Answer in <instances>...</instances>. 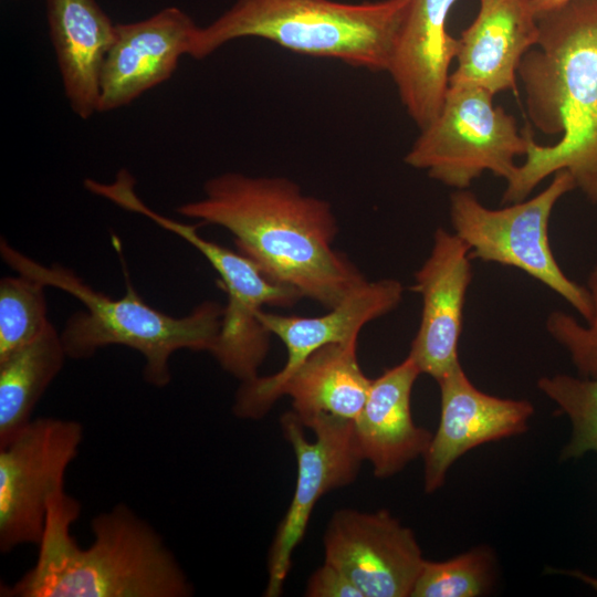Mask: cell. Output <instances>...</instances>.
<instances>
[{"label": "cell", "instance_id": "1", "mask_svg": "<svg viewBox=\"0 0 597 597\" xmlns=\"http://www.w3.org/2000/svg\"><path fill=\"white\" fill-rule=\"evenodd\" d=\"M175 211L224 228L269 279L327 310L367 281L333 247L338 224L331 203L289 178L223 172L205 182L200 199Z\"/></svg>", "mask_w": 597, "mask_h": 597}, {"label": "cell", "instance_id": "2", "mask_svg": "<svg viewBox=\"0 0 597 597\" xmlns=\"http://www.w3.org/2000/svg\"><path fill=\"white\" fill-rule=\"evenodd\" d=\"M538 38L517 77L528 116L554 145H540L528 127L525 161L506 181L502 203L528 198L546 177L567 170L597 206V0H573L537 14Z\"/></svg>", "mask_w": 597, "mask_h": 597}, {"label": "cell", "instance_id": "3", "mask_svg": "<svg viewBox=\"0 0 597 597\" xmlns=\"http://www.w3.org/2000/svg\"><path fill=\"white\" fill-rule=\"evenodd\" d=\"M81 505L65 493L50 502L35 564L2 597H188L193 588L161 536L128 506L91 522L83 548L70 533Z\"/></svg>", "mask_w": 597, "mask_h": 597}, {"label": "cell", "instance_id": "4", "mask_svg": "<svg viewBox=\"0 0 597 597\" xmlns=\"http://www.w3.org/2000/svg\"><path fill=\"white\" fill-rule=\"evenodd\" d=\"M0 255L15 273L61 290L84 306L67 318L61 332L69 358L84 359L106 346H126L142 355L145 380L161 388L171 380L169 360L176 352L211 353L213 348L223 313L214 301L200 303L187 315L172 316L146 303L127 272L125 294L114 298L91 286L72 269L60 263H40L4 238L0 240Z\"/></svg>", "mask_w": 597, "mask_h": 597}, {"label": "cell", "instance_id": "5", "mask_svg": "<svg viewBox=\"0 0 597 597\" xmlns=\"http://www.w3.org/2000/svg\"><path fill=\"white\" fill-rule=\"evenodd\" d=\"M408 1L235 0L197 28L189 55L202 60L230 41L253 36L295 53L387 72Z\"/></svg>", "mask_w": 597, "mask_h": 597}, {"label": "cell", "instance_id": "6", "mask_svg": "<svg viewBox=\"0 0 597 597\" xmlns=\"http://www.w3.org/2000/svg\"><path fill=\"white\" fill-rule=\"evenodd\" d=\"M576 189L563 169L530 199L491 209L468 189L450 195L453 232L468 245L471 259L521 270L558 294L587 322L593 301L586 286L569 279L556 261L549 242V220L558 200Z\"/></svg>", "mask_w": 597, "mask_h": 597}, {"label": "cell", "instance_id": "7", "mask_svg": "<svg viewBox=\"0 0 597 597\" xmlns=\"http://www.w3.org/2000/svg\"><path fill=\"white\" fill-rule=\"evenodd\" d=\"M493 94L470 84H449L434 119L421 129L405 163L455 190L468 189L484 171L507 181L526 155L527 136Z\"/></svg>", "mask_w": 597, "mask_h": 597}, {"label": "cell", "instance_id": "8", "mask_svg": "<svg viewBox=\"0 0 597 597\" xmlns=\"http://www.w3.org/2000/svg\"><path fill=\"white\" fill-rule=\"evenodd\" d=\"M83 426L70 419H32L0 447V551L38 545L51 500L64 491L65 473L77 457Z\"/></svg>", "mask_w": 597, "mask_h": 597}, {"label": "cell", "instance_id": "9", "mask_svg": "<svg viewBox=\"0 0 597 597\" xmlns=\"http://www.w3.org/2000/svg\"><path fill=\"white\" fill-rule=\"evenodd\" d=\"M282 432L297 464L294 493L268 555L265 597H279L292 566V555L306 532L313 509L328 492L350 484L364 461L353 420L320 413L300 421L293 411L281 418Z\"/></svg>", "mask_w": 597, "mask_h": 597}, {"label": "cell", "instance_id": "10", "mask_svg": "<svg viewBox=\"0 0 597 597\" xmlns=\"http://www.w3.org/2000/svg\"><path fill=\"white\" fill-rule=\"evenodd\" d=\"M404 286L396 279L366 281L344 301L321 316L304 317L259 312V320L286 348L283 367L270 375L242 381L235 394L233 412L242 419L263 417L282 397L291 375L316 350L332 343L358 337L362 328L401 303Z\"/></svg>", "mask_w": 597, "mask_h": 597}, {"label": "cell", "instance_id": "11", "mask_svg": "<svg viewBox=\"0 0 597 597\" xmlns=\"http://www.w3.org/2000/svg\"><path fill=\"white\" fill-rule=\"evenodd\" d=\"M324 562L363 597H408L425 563L415 533L387 510L336 511L327 524Z\"/></svg>", "mask_w": 597, "mask_h": 597}, {"label": "cell", "instance_id": "12", "mask_svg": "<svg viewBox=\"0 0 597 597\" xmlns=\"http://www.w3.org/2000/svg\"><path fill=\"white\" fill-rule=\"evenodd\" d=\"M219 275L227 294L219 334L211 355L241 383L258 376L270 347V332L259 320L264 305L291 307L303 296L269 279L250 259L200 234L191 240Z\"/></svg>", "mask_w": 597, "mask_h": 597}, {"label": "cell", "instance_id": "13", "mask_svg": "<svg viewBox=\"0 0 597 597\" xmlns=\"http://www.w3.org/2000/svg\"><path fill=\"white\" fill-rule=\"evenodd\" d=\"M468 245L438 228L428 258L415 272L413 291L422 301L420 323L409 356L436 381L460 364L463 310L472 281Z\"/></svg>", "mask_w": 597, "mask_h": 597}, {"label": "cell", "instance_id": "14", "mask_svg": "<svg viewBox=\"0 0 597 597\" xmlns=\"http://www.w3.org/2000/svg\"><path fill=\"white\" fill-rule=\"evenodd\" d=\"M440 421L423 454V488L432 493L444 483L454 461L471 449L527 430L534 412L524 399L501 398L478 389L461 364L437 380Z\"/></svg>", "mask_w": 597, "mask_h": 597}, {"label": "cell", "instance_id": "15", "mask_svg": "<svg viewBox=\"0 0 597 597\" xmlns=\"http://www.w3.org/2000/svg\"><path fill=\"white\" fill-rule=\"evenodd\" d=\"M197 28L191 17L177 7H167L140 21L116 24L102 70L100 113L127 106L170 78L180 57L189 55Z\"/></svg>", "mask_w": 597, "mask_h": 597}, {"label": "cell", "instance_id": "16", "mask_svg": "<svg viewBox=\"0 0 597 597\" xmlns=\"http://www.w3.org/2000/svg\"><path fill=\"white\" fill-rule=\"evenodd\" d=\"M458 0H409L387 73L407 114L421 129L438 115L449 87L459 38L448 32Z\"/></svg>", "mask_w": 597, "mask_h": 597}, {"label": "cell", "instance_id": "17", "mask_svg": "<svg viewBox=\"0 0 597 597\" xmlns=\"http://www.w3.org/2000/svg\"><path fill=\"white\" fill-rule=\"evenodd\" d=\"M537 38L533 0H480L476 17L459 38L449 84L475 85L493 95L516 93L520 62Z\"/></svg>", "mask_w": 597, "mask_h": 597}, {"label": "cell", "instance_id": "18", "mask_svg": "<svg viewBox=\"0 0 597 597\" xmlns=\"http://www.w3.org/2000/svg\"><path fill=\"white\" fill-rule=\"evenodd\" d=\"M408 355L371 379L366 401L353 420L358 451L378 479L390 478L426 453L432 433L411 415V392L420 375Z\"/></svg>", "mask_w": 597, "mask_h": 597}, {"label": "cell", "instance_id": "19", "mask_svg": "<svg viewBox=\"0 0 597 597\" xmlns=\"http://www.w3.org/2000/svg\"><path fill=\"white\" fill-rule=\"evenodd\" d=\"M64 94L82 119L100 113L101 76L116 24L96 0H45Z\"/></svg>", "mask_w": 597, "mask_h": 597}, {"label": "cell", "instance_id": "20", "mask_svg": "<svg viewBox=\"0 0 597 597\" xmlns=\"http://www.w3.org/2000/svg\"><path fill=\"white\" fill-rule=\"evenodd\" d=\"M357 341L323 346L286 380L282 396L291 397L300 421L320 413L347 420L357 417L371 384L359 366Z\"/></svg>", "mask_w": 597, "mask_h": 597}, {"label": "cell", "instance_id": "21", "mask_svg": "<svg viewBox=\"0 0 597 597\" xmlns=\"http://www.w3.org/2000/svg\"><path fill=\"white\" fill-rule=\"evenodd\" d=\"M66 358L61 333L50 323L35 339L0 360V447L29 425Z\"/></svg>", "mask_w": 597, "mask_h": 597}, {"label": "cell", "instance_id": "22", "mask_svg": "<svg viewBox=\"0 0 597 597\" xmlns=\"http://www.w3.org/2000/svg\"><path fill=\"white\" fill-rule=\"evenodd\" d=\"M45 287L19 273L0 280V360L31 343L51 323Z\"/></svg>", "mask_w": 597, "mask_h": 597}, {"label": "cell", "instance_id": "23", "mask_svg": "<svg viewBox=\"0 0 597 597\" xmlns=\"http://www.w3.org/2000/svg\"><path fill=\"white\" fill-rule=\"evenodd\" d=\"M495 558L485 547H475L442 562L425 561L411 597H475L494 580Z\"/></svg>", "mask_w": 597, "mask_h": 597}, {"label": "cell", "instance_id": "24", "mask_svg": "<svg viewBox=\"0 0 597 597\" xmlns=\"http://www.w3.org/2000/svg\"><path fill=\"white\" fill-rule=\"evenodd\" d=\"M537 388L572 422V438L562 451V459L597 452V379L557 374L541 377Z\"/></svg>", "mask_w": 597, "mask_h": 597}, {"label": "cell", "instance_id": "25", "mask_svg": "<svg viewBox=\"0 0 597 597\" xmlns=\"http://www.w3.org/2000/svg\"><path fill=\"white\" fill-rule=\"evenodd\" d=\"M593 314L586 324L574 316L553 311L547 315L546 329L552 338L569 355L579 376L597 379V263L588 274L587 285Z\"/></svg>", "mask_w": 597, "mask_h": 597}, {"label": "cell", "instance_id": "26", "mask_svg": "<svg viewBox=\"0 0 597 597\" xmlns=\"http://www.w3.org/2000/svg\"><path fill=\"white\" fill-rule=\"evenodd\" d=\"M304 595L307 597H363L346 575L326 562L310 576Z\"/></svg>", "mask_w": 597, "mask_h": 597}, {"label": "cell", "instance_id": "27", "mask_svg": "<svg viewBox=\"0 0 597 597\" xmlns=\"http://www.w3.org/2000/svg\"><path fill=\"white\" fill-rule=\"evenodd\" d=\"M573 0H533L537 14L561 7Z\"/></svg>", "mask_w": 597, "mask_h": 597}]
</instances>
